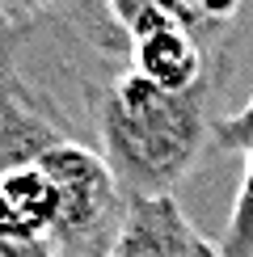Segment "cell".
Wrapping results in <instances>:
<instances>
[{
    "label": "cell",
    "instance_id": "1",
    "mask_svg": "<svg viewBox=\"0 0 253 257\" xmlns=\"http://www.w3.org/2000/svg\"><path fill=\"white\" fill-rule=\"evenodd\" d=\"M219 80L169 93L126 63L93 93V135L126 198H165L215 144L211 97Z\"/></svg>",
    "mask_w": 253,
    "mask_h": 257
},
{
    "label": "cell",
    "instance_id": "2",
    "mask_svg": "<svg viewBox=\"0 0 253 257\" xmlns=\"http://www.w3.org/2000/svg\"><path fill=\"white\" fill-rule=\"evenodd\" d=\"M105 257H224V249L186 215L173 194H165L126 198V211Z\"/></svg>",
    "mask_w": 253,
    "mask_h": 257
},
{
    "label": "cell",
    "instance_id": "3",
    "mask_svg": "<svg viewBox=\"0 0 253 257\" xmlns=\"http://www.w3.org/2000/svg\"><path fill=\"white\" fill-rule=\"evenodd\" d=\"M131 68L169 93H190L207 80H224V42L203 38L190 21H169L131 42Z\"/></svg>",
    "mask_w": 253,
    "mask_h": 257
},
{
    "label": "cell",
    "instance_id": "4",
    "mask_svg": "<svg viewBox=\"0 0 253 257\" xmlns=\"http://www.w3.org/2000/svg\"><path fill=\"white\" fill-rule=\"evenodd\" d=\"M84 34L97 51L110 55H131V42L152 34L156 26L169 21H190L182 0H93V9H84ZM194 26V21H190Z\"/></svg>",
    "mask_w": 253,
    "mask_h": 257
},
{
    "label": "cell",
    "instance_id": "5",
    "mask_svg": "<svg viewBox=\"0 0 253 257\" xmlns=\"http://www.w3.org/2000/svg\"><path fill=\"white\" fill-rule=\"evenodd\" d=\"M219 249H224V257H253V144L245 148V173H240V190L228 211Z\"/></svg>",
    "mask_w": 253,
    "mask_h": 257
},
{
    "label": "cell",
    "instance_id": "6",
    "mask_svg": "<svg viewBox=\"0 0 253 257\" xmlns=\"http://www.w3.org/2000/svg\"><path fill=\"white\" fill-rule=\"evenodd\" d=\"M253 144V97L228 118H215V148L219 152H245Z\"/></svg>",
    "mask_w": 253,
    "mask_h": 257
},
{
    "label": "cell",
    "instance_id": "7",
    "mask_svg": "<svg viewBox=\"0 0 253 257\" xmlns=\"http://www.w3.org/2000/svg\"><path fill=\"white\" fill-rule=\"evenodd\" d=\"M68 0H0V30H34L38 17L63 9Z\"/></svg>",
    "mask_w": 253,
    "mask_h": 257
},
{
    "label": "cell",
    "instance_id": "8",
    "mask_svg": "<svg viewBox=\"0 0 253 257\" xmlns=\"http://www.w3.org/2000/svg\"><path fill=\"white\" fill-rule=\"evenodd\" d=\"M0 257H63L51 240H0Z\"/></svg>",
    "mask_w": 253,
    "mask_h": 257
},
{
    "label": "cell",
    "instance_id": "9",
    "mask_svg": "<svg viewBox=\"0 0 253 257\" xmlns=\"http://www.w3.org/2000/svg\"><path fill=\"white\" fill-rule=\"evenodd\" d=\"M182 9H186V13H190V0H182Z\"/></svg>",
    "mask_w": 253,
    "mask_h": 257
},
{
    "label": "cell",
    "instance_id": "10",
    "mask_svg": "<svg viewBox=\"0 0 253 257\" xmlns=\"http://www.w3.org/2000/svg\"><path fill=\"white\" fill-rule=\"evenodd\" d=\"M5 34H9V30H0V38H5Z\"/></svg>",
    "mask_w": 253,
    "mask_h": 257
},
{
    "label": "cell",
    "instance_id": "11",
    "mask_svg": "<svg viewBox=\"0 0 253 257\" xmlns=\"http://www.w3.org/2000/svg\"><path fill=\"white\" fill-rule=\"evenodd\" d=\"M249 9H253V0H249Z\"/></svg>",
    "mask_w": 253,
    "mask_h": 257
}]
</instances>
